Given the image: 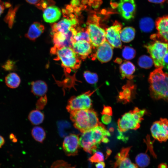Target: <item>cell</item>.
Returning <instances> with one entry per match:
<instances>
[{
	"instance_id": "cell-1",
	"label": "cell",
	"mask_w": 168,
	"mask_h": 168,
	"mask_svg": "<svg viewBox=\"0 0 168 168\" xmlns=\"http://www.w3.org/2000/svg\"><path fill=\"white\" fill-rule=\"evenodd\" d=\"M110 136V132L102 124L82 133L79 138V146L86 152L91 154L96 151L101 142L108 143L107 137Z\"/></svg>"
},
{
	"instance_id": "cell-2",
	"label": "cell",
	"mask_w": 168,
	"mask_h": 168,
	"mask_svg": "<svg viewBox=\"0 0 168 168\" xmlns=\"http://www.w3.org/2000/svg\"><path fill=\"white\" fill-rule=\"evenodd\" d=\"M159 68L150 74V94L154 100H163L168 102V75Z\"/></svg>"
},
{
	"instance_id": "cell-3",
	"label": "cell",
	"mask_w": 168,
	"mask_h": 168,
	"mask_svg": "<svg viewBox=\"0 0 168 168\" xmlns=\"http://www.w3.org/2000/svg\"><path fill=\"white\" fill-rule=\"evenodd\" d=\"M70 113V119L74 127L82 133L101 124L97 113L91 109L73 111Z\"/></svg>"
},
{
	"instance_id": "cell-4",
	"label": "cell",
	"mask_w": 168,
	"mask_h": 168,
	"mask_svg": "<svg viewBox=\"0 0 168 168\" xmlns=\"http://www.w3.org/2000/svg\"><path fill=\"white\" fill-rule=\"evenodd\" d=\"M146 111L135 107L123 114L118 120V129L119 132H125L129 129L137 130L140 126Z\"/></svg>"
},
{
	"instance_id": "cell-5",
	"label": "cell",
	"mask_w": 168,
	"mask_h": 168,
	"mask_svg": "<svg viewBox=\"0 0 168 168\" xmlns=\"http://www.w3.org/2000/svg\"><path fill=\"white\" fill-rule=\"evenodd\" d=\"M50 53L57 56L56 59L60 60L62 66L66 68L75 70L80 67L82 60L71 47L58 49L53 47L51 49Z\"/></svg>"
},
{
	"instance_id": "cell-6",
	"label": "cell",
	"mask_w": 168,
	"mask_h": 168,
	"mask_svg": "<svg viewBox=\"0 0 168 168\" xmlns=\"http://www.w3.org/2000/svg\"><path fill=\"white\" fill-rule=\"evenodd\" d=\"M155 66L163 68L162 60L168 49V43L157 40L145 46Z\"/></svg>"
},
{
	"instance_id": "cell-7",
	"label": "cell",
	"mask_w": 168,
	"mask_h": 168,
	"mask_svg": "<svg viewBox=\"0 0 168 168\" xmlns=\"http://www.w3.org/2000/svg\"><path fill=\"white\" fill-rule=\"evenodd\" d=\"M94 91H89L71 97L68 100L66 107L68 111L70 113L73 111L90 109L92 104L90 96Z\"/></svg>"
},
{
	"instance_id": "cell-8",
	"label": "cell",
	"mask_w": 168,
	"mask_h": 168,
	"mask_svg": "<svg viewBox=\"0 0 168 168\" xmlns=\"http://www.w3.org/2000/svg\"><path fill=\"white\" fill-rule=\"evenodd\" d=\"M86 29L93 47L97 48L106 40L105 31L95 20L87 23Z\"/></svg>"
},
{
	"instance_id": "cell-9",
	"label": "cell",
	"mask_w": 168,
	"mask_h": 168,
	"mask_svg": "<svg viewBox=\"0 0 168 168\" xmlns=\"http://www.w3.org/2000/svg\"><path fill=\"white\" fill-rule=\"evenodd\" d=\"M153 138L160 142L168 140V119L161 118L153 123L150 128Z\"/></svg>"
},
{
	"instance_id": "cell-10",
	"label": "cell",
	"mask_w": 168,
	"mask_h": 168,
	"mask_svg": "<svg viewBox=\"0 0 168 168\" xmlns=\"http://www.w3.org/2000/svg\"><path fill=\"white\" fill-rule=\"evenodd\" d=\"M76 32V28L74 27L67 33L57 32L52 34L54 47L58 49L65 47L72 48L73 44L75 42L74 37Z\"/></svg>"
},
{
	"instance_id": "cell-11",
	"label": "cell",
	"mask_w": 168,
	"mask_h": 168,
	"mask_svg": "<svg viewBox=\"0 0 168 168\" xmlns=\"http://www.w3.org/2000/svg\"><path fill=\"white\" fill-rule=\"evenodd\" d=\"M122 25L115 22L112 26L107 28L106 31V38L107 41L113 47L121 48L122 44L120 40V32Z\"/></svg>"
},
{
	"instance_id": "cell-12",
	"label": "cell",
	"mask_w": 168,
	"mask_h": 168,
	"mask_svg": "<svg viewBox=\"0 0 168 168\" xmlns=\"http://www.w3.org/2000/svg\"><path fill=\"white\" fill-rule=\"evenodd\" d=\"M79 138L78 135L71 134L66 136L63 143V147L65 154L68 156L77 155L79 146Z\"/></svg>"
},
{
	"instance_id": "cell-13",
	"label": "cell",
	"mask_w": 168,
	"mask_h": 168,
	"mask_svg": "<svg viewBox=\"0 0 168 168\" xmlns=\"http://www.w3.org/2000/svg\"><path fill=\"white\" fill-rule=\"evenodd\" d=\"M118 10L124 19L127 20L132 19L134 17L136 10L134 0H120Z\"/></svg>"
},
{
	"instance_id": "cell-14",
	"label": "cell",
	"mask_w": 168,
	"mask_h": 168,
	"mask_svg": "<svg viewBox=\"0 0 168 168\" xmlns=\"http://www.w3.org/2000/svg\"><path fill=\"white\" fill-rule=\"evenodd\" d=\"M72 48L82 60L85 59L91 53L92 46L90 42L86 40H81L73 43Z\"/></svg>"
},
{
	"instance_id": "cell-15",
	"label": "cell",
	"mask_w": 168,
	"mask_h": 168,
	"mask_svg": "<svg viewBox=\"0 0 168 168\" xmlns=\"http://www.w3.org/2000/svg\"><path fill=\"white\" fill-rule=\"evenodd\" d=\"M113 55V47L106 40L97 47L95 56L101 62H108L112 58Z\"/></svg>"
},
{
	"instance_id": "cell-16",
	"label": "cell",
	"mask_w": 168,
	"mask_h": 168,
	"mask_svg": "<svg viewBox=\"0 0 168 168\" xmlns=\"http://www.w3.org/2000/svg\"><path fill=\"white\" fill-rule=\"evenodd\" d=\"M77 23V20L76 18H64L58 23L52 25V34L57 32L67 33L72 27H76Z\"/></svg>"
},
{
	"instance_id": "cell-17",
	"label": "cell",
	"mask_w": 168,
	"mask_h": 168,
	"mask_svg": "<svg viewBox=\"0 0 168 168\" xmlns=\"http://www.w3.org/2000/svg\"><path fill=\"white\" fill-rule=\"evenodd\" d=\"M155 25L158 32L156 36L168 43V15L157 18Z\"/></svg>"
},
{
	"instance_id": "cell-18",
	"label": "cell",
	"mask_w": 168,
	"mask_h": 168,
	"mask_svg": "<svg viewBox=\"0 0 168 168\" xmlns=\"http://www.w3.org/2000/svg\"><path fill=\"white\" fill-rule=\"evenodd\" d=\"M61 15V11L58 7L54 6H50L44 9L43 18L45 22L52 23L58 20Z\"/></svg>"
},
{
	"instance_id": "cell-19",
	"label": "cell",
	"mask_w": 168,
	"mask_h": 168,
	"mask_svg": "<svg viewBox=\"0 0 168 168\" xmlns=\"http://www.w3.org/2000/svg\"><path fill=\"white\" fill-rule=\"evenodd\" d=\"M44 26L40 23L35 22L30 26L25 36L30 40L35 41L44 32Z\"/></svg>"
},
{
	"instance_id": "cell-20",
	"label": "cell",
	"mask_w": 168,
	"mask_h": 168,
	"mask_svg": "<svg viewBox=\"0 0 168 168\" xmlns=\"http://www.w3.org/2000/svg\"><path fill=\"white\" fill-rule=\"evenodd\" d=\"M119 69L123 78H127L131 79L133 78L132 75L135 71V67L130 62H124L120 65Z\"/></svg>"
},
{
	"instance_id": "cell-21",
	"label": "cell",
	"mask_w": 168,
	"mask_h": 168,
	"mask_svg": "<svg viewBox=\"0 0 168 168\" xmlns=\"http://www.w3.org/2000/svg\"><path fill=\"white\" fill-rule=\"evenodd\" d=\"M31 92L35 95L43 96L46 93L48 87L47 84L42 80L33 81L31 83Z\"/></svg>"
},
{
	"instance_id": "cell-22",
	"label": "cell",
	"mask_w": 168,
	"mask_h": 168,
	"mask_svg": "<svg viewBox=\"0 0 168 168\" xmlns=\"http://www.w3.org/2000/svg\"><path fill=\"white\" fill-rule=\"evenodd\" d=\"M135 35V29L132 27L128 26L121 30L120 36L121 41L124 43H128L134 39Z\"/></svg>"
},
{
	"instance_id": "cell-23",
	"label": "cell",
	"mask_w": 168,
	"mask_h": 168,
	"mask_svg": "<svg viewBox=\"0 0 168 168\" xmlns=\"http://www.w3.org/2000/svg\"><path fill=\"white\" fill-rule=\"evenodd\" d=\"M138 168V166L132 162L129 155L122 157L115 161L113 168Z\"/></svg>"
},
{
	"instance_id": "cell-24",
	"label": "cell",
	"mask_w": 168,
	"mask_h": 168,
	"mask_svg": "<svg viewBox=\"0 0 168 168\" xmlns=\"http://www.w3.org/2000/svg\"><path fill=\"white\" fill-rule=\"evenodd\" d=\"M21 79L18 75L15 72L8 74L5 78V82L7 86L11 88L17 87L21 83Z\"/></svg>"
},
{
	"instance_id": "cell-25",
	"label": "cell",
	"mask_w": 168,
	"mask_h": 168,
	"mask_svg": "<svg viewBox=\"0 0 168 168\" xmlns=\"http://www.w3.org/2000/svg\"><path fill=\"white\" fill-rule=\"evenodd\" d=\"M155 26V23L151 18L145 17L142 18L139 21V27L141 30L144 32H151Z\"/></svg>"
},
{
	"instance_id": "cell-26",
	"label": "cell",
	"mask_w": 168,
	"mask_h": 168,
	"mask_svg": "<svg viewBox=\"0 0 168 168\" xmlns=\"http://www.w3.org/2000/svg\"><path fill=\"white\" fill-rule=\"evenodd\" d=\"M19 7V5H17L14 7H10L4 17L5 22L10 29L12 27L15 22L16 14Z\"/></svg>"
},
{
	"instance_id": "cell-27",
	"label": "cell",
	"mask_w": 168,
	"mask_h": 168,
	"mask_svg": "<svg viewBox=\"0 0 168 168\" xmlns=\"http://www.w3.org/2000/svg\"><path fill=\"white\" fill-rule=\"evenodd\" d=\"M28 118L32 124L38 125L43 122L44 116L43 113L40 110H34L30 112Z\"/></svg>"
},
{
	"instance_id": "cell-28",
	"label": "cell",
	"mask_w": 168,
	"mask_h": 168,
	"mask_svg": "<svg viewBox=\"0 0 168 168\" xmlns=\"http://www.w3.org/2000/svg\"><path fill=\"white\" fill-rule=\"evenodd\" d=\"M135 161L138 166L141 168H144L149 165L150 163V159L147 154L142 153L136 156Z\"/></svg>"
},
{
	"instance_id": "cell-29",
	"label": "cell",
	"mask_w": 168,
	"mask_h": 168,
	"mask_svg": "<svg viewBox=\"0 0 168 168\" xmlns=\"http://www.w3.org/2000/svg\"><path fill=\"white\" fill-rule=\"evenodd\" d=\"M32 136L36 141L42 142L44 140L45 136V132L43 128L36 126L33 128L31 131Z\"/></svg>"
},
{
	"instance_id": "cell-30",
	"label": "cell",
	"mask_w": 168,
	"mask_h": 168,
	"mask_svg": "<svg viewBox=\"0 0 168 168\" xmlns=\"http://www.w3.org/2000/svg\"><path fill=\"white\" fill-rule=\"evenodd\" d=\"M77 32L74 36L75 41L85 40L90 43L89 33L87 29L78 27L76 28Z\"/></svg>"
},
{
	"instance_id": "cell-31",
	"label": "cell",
	"mask_w": 168,
	"mask_h": 168,
	"mask_svg": "<svg viewBox=\"0 0 168 168\" xmlns=\"http://www.w3.org/2000/svg\"><path fill=\"white\" fill-rule=\"evenodd\" d=\"M153 63L152 58L146 55L141 56L138 60V64L139 66L144 68H150L152 66Z\"/></svg>"
},
{
	"instance_id": "cell-32",
	"label": "cell",
	"mask_w": 168,
	"mask_h": 168,
	"mask_svg": "<svg viewBox=\"0 0 168 168\" xmlns=\"http://www.w3.org/2000/svg\"><path fill=\"white\" fill-rule=\"evenodd\" d=\"M136 52L135 50L130 47L125 46L123 49L122 55L126 60H131L134 58Z\"/></svg>"
},
{
	"instance_id": "cell-33",
	"label": "cell",
	"mask_w": 168,
	"mask_h": 168,
	"mask_svg": "<svg viewBox=\"0 0 168 168\" xmlns=\"http://www.w3.org/2000/svg\"><path fill=\"white\" fill-rule=\"evenodd\" d=\"M83 76L86 81L90 84H95L98 81V76L96 73L86 71L83 73Z\"/></svg>"
},
{
	"instance_id": "cell-34",
	"label": "cell",
	"mask_w": 168,
	"mask_h": 168,
	"mask_svg": "<svg viewBox=\"0 0 168 168\" xmlns=\"http://www.w3.org/2000/svg\"><path fill=\"white\" fill-rule=\"evenodd\" d=\"M93 153V155L89 159L90 162L92 163H98L104 161V156L102 152L100 151H96Z\"/></svg>"
},
{
	"instance_id": "cell-35",
	"label": "cell",
	"mask_w": 168,
	"mask_h": 168,
	"mask_svg": "<svg viewBox=\"0 0 168 168\" xmlns=\"http://www.w3.org/2000/svg\"><path fill=\"white\" fill-rule=\"evenodd\" d=\"M2 68L6 71H15L16 69L15 61L11 60H7L2 66Z\"/></svg>"
},
{
	"instance_id": "cell-36",
	"label": "cell",
	"mask_w": 168,
	"mask_h": 168,
	"mask_svg": "<svg viewBox=\"0 0 168 168\" xmlns=\"http://www.w3.org/2000/svg\"><path fill=\"white\" fill-rule=\"evenodd\" d=\"M30 4L35 5L37 8L41 9H44L47 7V5L44 0H26Z\"/></svg>"
},
{
	"instance_id": "cell-37",
	"label": "cell",
	"mask_w": 168,
	"mask_h": 168,
	"mask_svg": "<svg viewBox=\"0 0 168 168\" xmlns=\"http://www.w3.org/2000/svg\"><path fill=\"white\" fill-rule=\"evenodd\" d=\"M69 164L63 160H59L55 162L51 168H65Z\"/></svg>"
},
{
	"instance_id": "cell-38",
	"label": "cell",
	"mask_w": 168,
	"mask_h": 168,
	"mask_svg": "<svg viewBox=\"0 0 168 168\" xmlns=\"http://www.w3.org/2000/svg\"><path fill=\"white\" fill-rule=\"evenodd\" d=\"M102 115H107L112 116V111L111 107L109 106L104 105L103 108L101 113Z\"/></svg>"
},
{
	"instance_id": "cell-39",
	"label": "cell",
	"mask_w": 168,
	"mask_h": 168,
	"mask_svg": "<svg viewBox=\"0 0 168 168\" xmlns=\"http://www.w3.org/2000/svg\"><path fill=\"white\" fill-rule=\"evenodd\" d=\"M102 122L105 124H108L110 123L112 120L110 116L107 115H103L101 119Z\"/></svg>"
},
{
	"instance_id": "cell-40",
	"label": "cell",
	"mask_w": 168,
	"mask_h": 168,
	"mask_svg": "<svg viewBox=\"0 0 168 168\" xmlns=\"http://www.w3.org/2000/svg\"><path fill=\"white\" fill-rule=\"evenodd\" d=\"M162 66L168 70V49L163 59Z\"/></svg>"
},
{
	"instance_id": "cell-41",
	"label": "cell",
	"mask_w": 168,
	"mask_h": 168,
	"mask_svg": "<svg viewBox=\"0 0 168 168\" xmlns=\"http://www.w3.org/2000/svg\"><path fill=\"white\" fill-rule=\"evenodd\" d=\"M6 8L5 3L0 0V16L3 12L5 8Z\"/></svg>"
},
{
	"instance_id": "cell-42",
	"label": "cell",
	"mask_w": 168,
	"mask_h": 168,
	"mask_svg": "<svg viewBox=\"0 0 168 168\" xmlns=\"http://www.w3.org/2000/svg\"><path fill=\"white\" fill-rule=\"evenodd\" d=\"M96 168H104L105 167V164L103 161L98 162L95 165Z\"/></svg>"
},
{
	"instance_id": "cell-43",
	"label": "cell",
	"mask_w": 168,
	"mask_h": 168,
	"mask_svg": "<svg viewBox=\"0 0 168 168\" xmlns=\"http://www.w3.org/2000/svg\"><path fill=\"white\" fill-rule=\"evenodd\" d=\"M148 1L151 2L156 3H162L164 2L166 0H148Z\"/></svg>"
},
{
	"instance_id": "cell-44",
	"label": "cell",
	"mask_w": 168,
	"mask_h": 168,
	"mask_svg": "<svg viewBox=\"0 0 168 168\" xmlns=\"http://www.w3.org/2000/svg\"><path fill=\"white\" fill-rule=\"evenodd\" d=\"M157 168H168V167L166 163H161L158 165Z\"/></svg>"
},
{
	"instance_id": "cell-45",
	"label": "cell",
	"mask_w": 168,
	"mask_h": 168,
	"mask_svg": "<svg viewBox=\"0 0 168 168\" xmlns=\"http://www.w3.org/2000/svg\"><path fill=\"white\" fill-rule=\"evenodd\" d=\"M5 140L0 135V148L3 145Z\"/></svg>"
},
{
	"instance_id": "cell-46",
	"label": "cell",
	"mask_w": 168,
	"mask_h": 168,
	"mask_svg": "<svg viewBox=\"0 0 168 168\" xmlns=\"http://www.w3.org/2000/svg\"><path fill=\"white\" fill-rule=\"evenodd\" d=\"M65 168H75L74 167H72L70 166V165H69L68 166L66 167Z\"/></svg>"
},
{
	"instance_id": "cell-47",
	"label": "cell",
	"mask_w": 168,
	"mask_h": 168,
	"mask_svg": "<svg viewBox=\"0 0 168 168\" xmlns=\"http://www.w3.org/2000/svg\"><path fill=\"white\" fill-rule=\"evenodd\" d=\"M167 2H168V0H167Z\"/></svg>"
}]
</instances>
